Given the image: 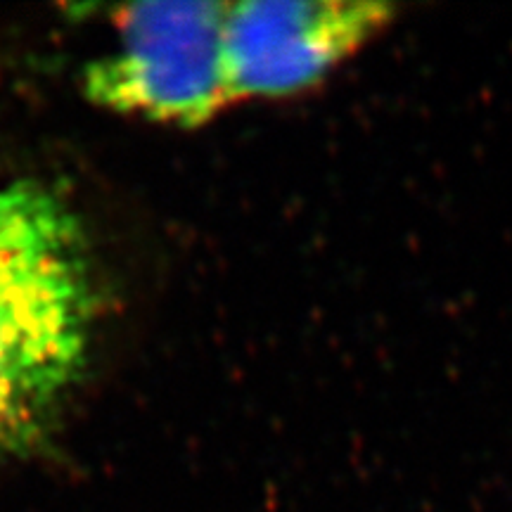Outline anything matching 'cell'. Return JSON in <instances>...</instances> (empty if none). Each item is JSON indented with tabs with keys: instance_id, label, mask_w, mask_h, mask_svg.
Segmentation results:
<instances>
[{
	"instance_id": "obj_1",
	"label": "cell",
	"mask_w": 512,
	"mask_h": 512,
	"mask_svg": "<svg viewBox=\"0 0 512 512\" xmlns=\"http://www.w3.org/2000/svg\"><path fill=\"white\" fill-rule=\"evenodd\" d=\"M86 247L55 190L0 185V467L46 441L86 366L95 316Z\"/></svg>"
},
{
	"instance_id": "obj_2",
	"label": "cell",
	"mask_w": 512,
	"mask_h": 512,
	"mask_svg": "<svg viewBox=\"0 0 512 512\" xmlns=\"http://www.w3.org/2000/svg\"><path fill=\"white\" fill-rule=\"evenodd\" d=\"M230 3L124 5L117 46L86 69L95 105L178 126H200L233 102L226 60Z\"/></svg>"
},
{
	"instance_id": "obj_3",
	"label": "cell",
	"mask_w": 512,
	"mask_h": 512,
	"mask_svg": "<svg viewBox=\"0 0 512 512\" xmlns=\"http://www.w3.org/2000/svg\"><path fill=\"white\" fill-rule=\"evenodd\" d=\"M375 0L230 3L226 60L233 100L283 98L318 86L394 19Z\"/></svg>"
}]
</instances>
